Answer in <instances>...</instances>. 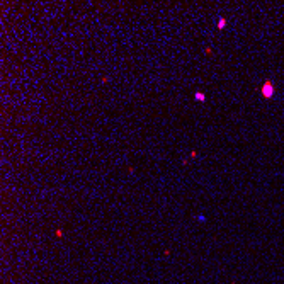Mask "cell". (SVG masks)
<instances>
[{"instance_id": "1", "label": "cell", "mask_w": 284, "mask_h": 284, "mask_svg": "<svg viewBox=\"0 0 284 284\" xmlns=\"http://www.w3.org/2000/svg\"><path fill=\"white\" fill-rule=\"evenodd\" d=\"M260 94H262V97L264 99H267V100H271L272 97H274V94H276V89H274V83L272 82H264L262 83V87H260Z\"/></svg>"}, {"instance_id": "2", "label": "cell", "mask_w": 284, "mask_h": 284, "mask_svg": "<svg viewBox=\"0 0 284 284\" xmlns=\"http://www.w3.org/2000/svg\"><path fill=\"white\" fill-rule=\"evenodd\" d=\"M194 99L198 100V102H204V100H206V94H204V92H196V94H194Z\"/></svg>"}, {"instance_id": "3", "label": "cell", "mask_w": 284, "mask_h": 284, "mask_svg": "<svg viewBox=\"0 0 284 284\" xmlns=\"http://www.w3.org/2000/svg\"><path fill=\"white\" fill-rule=\"evenodd\" d=\"M216 27H218V29H225V27H226V19L225 17H220L218 19V24H216Z\"/></svg>"}, {"instance_id": "4", "label": "cell", "mask_w": 284, "mask_h": 284, "mask_svg": "<svg viewBox=\"0 0 284 284\" xmlns=\"http://www.w3.org/2000/svg\"><path fill=\"white\" fill-rule=\"evenodd\" d=\"M198 221H202V223H204V221H206V216H204V215H198Z\"/></svg>"}, {"instance_id": "5", "label": "cell", "mask_w": 284, "mask_h": 284, "mask_svg": "<svg viewBox=\"0 0 284 284\" xmlns=\"http://www.w3.org/2000/svg\"><path fill=\"white\" fill-rule=\"evenodd\" d=\"M189 157H191V158H196V157H198V151H196V150H192V151L189 153Z\"/></svg>"}, {"instance_id": "6", "label": "cell", "mask_w": 284, "mask_h": 284, "mask_svg": "<svg viewBox=\"0 0 284 284\" xmlns=\"http://www.w3.org/2000/svg\"><path fill=\"white\" fill-rule=\"evenodd\" d=\"M56 237H63V230H56Z\"/></svg>"}]
</instances>
